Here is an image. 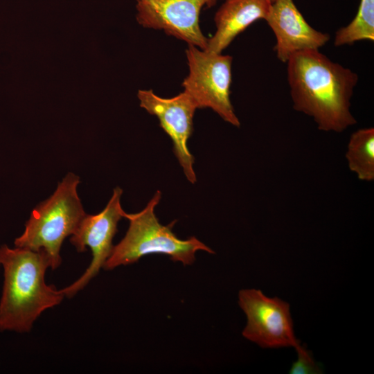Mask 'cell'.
<instances>
[{"label":"cell","instance_id":"7a4b0ae2","mask_svg":"<svg viewBox=\"0 0 374 374\" xmlns=\"http://www.w3.org/2000/svg\"><path fill=\"white\" fill-rule=\"evenodd\" d=\"M3 281L0 297V332L26 333L46 310L64 299L61 290L45 281L51 267L43 250L0 246Z\"/></svg>","mask_w":374,"mask_h":374},{"label":"cell","instance_id":"ba28073f","mask_svg":"<svg viewBox=\"0 0 374 374\" xmlns=\"http://www.w3.org/2000/svg\"><path fill=\"white\" fill-rule=\"evenodd\" d=\"M136 19L145 28L162 30L166 34L201 49L207 47L208 38L199 26L204 8L213 6L217 0H136Z\"/></svg>","mask_w":374,"mask_h":374},{"label":"cell","instance_id":"277c9868","mask_svg":"<svg viewBox=\"0 0 374 374\" xmlns=\"http://www.w3.org/2000/svg\"><path fill=\"white\" fill-rule=\"evenodd\" d=\"M80 182L78 175L69 172L53 195L33 210L24 232L14 241L15 247L44 251L53 270L61 265L64 240L73 234L86 215L77 192Z\"/></svg>","mask_w":374,"mask_h":374},{"label":"cell","instance_id":"30bf717a","mask_svg":"<svg viewBox=\"0 0 374 374\" xmlns=\"http://www.w3.org/2000/svg\"><path fill=\"white\" fill-rule=\"evenodd\" d=\"M274 33L276 56L287 62L294 53L319 49L330 35L312 28L305 19L293 0H273L265 19Z\"/></svg>","mask_w":374,"mask_h":374},{"label":"cell","instance_id":"9c48e42d","mask_svg":"<svg viewBox=\"0 0 374 374\" xmlns=\"http://www.w3.org/2000/svg\"><path fill=\"white\" fill-rule=\"evenodd\" d=\"M140 106L157 117L161 128L171 139L174 153L184 173L191 184L197 181L194 157L189 151L188 141L193 131V116L197 109L184 91L172 98H162L152 90H139Z\"/></svg>","mask_w":374,"mask_h":374},{"label":"cell","instance_id":"52a82bcc","mask_svg":"<svg viewBox=\"0 0 374 374\" xmlns=\"http://www.w3.org/2000/svg\"><path fill=\"white\" fill-rule=\"evenodd\" d=\"M123 190L116 187L105 208L94 215L84 216L78 228L71 235L70 242L78 252L89 247L92 253L91 261L85 271L75 281L61 289L64 297L71 299L83 290L103 268L113 249L112 240L118 231V222L125 218L121 198Z\"/></svg>","mask_w":374,"mask_h":374},{"label":"cell","instance_id":"7c38bea8","mask_svg":"<svg viewBox=\"0 0 374 374\" xmlns=\"http://www.w3.org/2000/svg\"><path fill=\"white\" fill-rule=\"evenodd\" d=\"M346 159L350 170L358 179L374 180V129L365 127L354 132L350 136Z\"/></svg>","mask_w":374,"mask_h":374},{"label":"cell","instance_id":"5b68a950","mask_svg":"<svg viewBox=\"0 0 374 374\" xmlns=\"http://www.w3.org/2000/svg\"><path fill=\"white\" fill-rule=\"evenodd\" d=\"M186 55L189 72L182 82L184 91L197 109L210 108L224 121L240 127L230 100L232 57L190 44Z\"/></svg>","mask_w":374,"mask_h":374},{"label":"cell","instance_id":"4fadbf2b","mask_svg":"<svg viewBox=\"0 0 374 374\" xmlns=\"http://www.w3.org/2000/svg\"><path fill=\"white\" fill-rule=\"evenodd\" d=\"M374 40V0H361L355 18L335 33V46L353 44L360 40Z\"/></svg>","mask_w":374,"mask_h":374},{"label":"cell","instance_id":"8fae6325","mask_svg":"<svg viewBox=\"0 0 374 374\" xmlns=\"http://www.w3.org/2000/svg\"><path fill=\"white\" fill-rule=\"evenodd\" d=\"M273 0H225L214 17L216 30L204 50L222 53L256 21L265 19Z\"/></svg>","mask_w":374,"mask_h":374},{"label":"cell","instance_id":"5bb4252c","mask_svg":"<svg viewBox=\"0 0 374 374\" xmlns=\"http://www.w3.org/2000/svg\"><path fill=\"white\" fill-rule=\"evenodd\" d=\"M297 359L293 362L290 370V374H319L321 373V366L314 361L311 352L301 345L296 349Z\"/></svg>","mask_w":374,"mask_h":374},{"label":"cell","instance_id":"6da1fadb","mask_svg":"<svg viewBox=\"0 0 374 374\" xmlns=\"http://www.w3.org/2000/svg\"><path fill=\"white\" fill-rule=\"evenodd\" d=\"M286 63L295 110L312 117L325 132H341L356 123L350 100L358 82L357 73L319 49L296 53Z\"/></svg>","mask_w":374,"mask_h":374},{"label":"cell","instance_id":"3957f363","mask_svg":"<svg viewBox=\"0 0 374 374\" xmlns=\"http://www.w3.org/2000/svg\"><path fill=\"white\" fill-rule=\"evenodd\" d=\"M161 198L157 190L146 206L136 213H125L129 220L128 229L123 238L114 245L103 269L112 270L119 266L135 263L149 254H163L171 260L184 265H190L195 260V253L204 251L214 254L215 251L195 236L179 239L172 229L176 221L168 225L161 224L154 209Z\"/></svg>","mask_w":374,"mask_h":374},{"label":"cell","instance_id":"8992f818","mask_svg":"<svg viewBox=\"0 0 374 374\" xmlns=\"http://www.w3.org/2000/svg\"><path fill=\"white\" fill-rule=\"evenodd\" d=\"M238 304L247 317L242 336L262 348L294 347L301 344L294 335L290 304L268 297L260 290L242 289Z\"/></svg>","mask_w":374,"mask_h":374}]
</instances>
